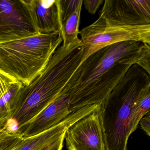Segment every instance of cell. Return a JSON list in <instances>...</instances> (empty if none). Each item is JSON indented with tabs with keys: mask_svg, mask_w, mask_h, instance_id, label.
<instances>
[{
	"mask_svg": "<svg viewBox=\"0 0 150 150\" xmlns=\"http://www.w3.org/2000/svg\"><path fill=\"white\" fill-rule=\"evenodd\" d=\"M39 34L30 0H0V42Z\"/></svg>",
	"mask_w": 150,
	"mask_h": 150,
	"instance_id": "obj_6",
	"label": "cell"
},
{
	"mask_svg": "<svg viewBox=\"0 0 150 150\" xmlns=\"http://www.w3.org/2000/svg\"><path fill=\"white\" fill-rule=\"evenodd\" d=\"M140 127L148 136L150 135V111L146 113L139 121Z\"/></svg>",
	"mask_w": 150,
	"mask_h": 150,
	"instance_id": "obj_21",
	"label": "cell"
},
{
	"mask_svg": "<svg viewBox=\"0 0 150 150\" xmlns=\"http://www.w3.org/2000/svg\"><path fill=\"white\" fill-rule=\"evenodd\" d=\"M119 63L136 64L150 75V45L127 41L106 46L93 53L81 64L79 78L68 94L82 89Z\"/></svg>",
	"mask_w": 150,
	"mask_h": 150,
	"instance_id": "obj_4",
	"label": "cell"
},
{
	"mask_svg": "<svg viewBox=\"0 0 150 150\" xmlns=\"http://www.w3.org/2000/svg\"><path fill=\"white\" fill-rule=\"evenodd\" d=\"M85 47L78 38L57 49L45 68L16 95V108L6 127L20 132L58 97L66 87L69 91L79 79Z\"/></svg>",
	"mask_w": 150,
	"mask_h": 150,
	"instance_id": "obj_1",
	"label": "cell"
},
{
	"mask_svg": "<svg viewBox=\"0 0 150 150\" xmlns=\"http://www.w3.org/2000/svg\"><path fill=\"white\" fill-rule=\"evenodd\" d=\"M7 120L6 119H0V130L6 126Z\"/></svg>",
	"mask_w": 150,
	"mask_h": 150,
	"instance_id": "obj_22",
	"label": "cell"
},
{
	"mask_svg": "<svg viewBox=\"0 0 150 150\" xmlns=\"http://www.w3.org/2000/svg\"><path fill=\"white\" fill-rule=\"evenodd\" d=\"M30 6L40 34L60 31L59 0H30Z\"/></svg>",
	"mask_w": 150,
	"mask_h": 150,
	"instance_id": "obj_12",
	"label": "cell"
},
{
	"mask_svg": "<svg viewBox=\"0 0 150 150\" xmlns=\"http://www.w3.org/2000/svg\"><path fill=\"white\" fill-rule=\"evenodd\" d=\"M104 0H84L83 3L86 10L90 14L94 15L100 8V6L104 3Z\"/></svg>",
	"mask_w": 150,
	"mask_h": 150,
	"instance_id": "obj_20",
	"label": "cell"
},
{
	"mask_svg": "<svg viewBox=\"0 0 150 150\" xmlns=\"http://www.w3.org/2000/svg\"><path fill=\"white\" fill-rule=\"evenodd\" d=\"M150 85L143 90L139 97L134 109L133 116V129H137L139 121L143 116L150 110Z\"/></svg>",
	"mask_w": 150,
	"mask_h": 150,
	"instance_id": "obj_15",
	"label": "cell"
},
{
	"mask_svg": "<svg viewBox=\"0 0 150 150\" xmlns=\"http://www.w3.org/2000/svg\"><path fill=\"white\" fill-rule=\"evenodd\" d=\"M66 132L59 137L45 144L38 150H63Z\"/></svg>",
	"mask_w": 150,
	"mask_h": 150,
	"instance_id": "obj_19",
	"label": "cell"
},
{
	"mask_svg": "<svg viewBox=\"0 0 150 150\" xmlns=\"http://www.w3.org/2000/svg\"><path fill=\"white\" fill-rule=\"evenodd\" d=\"M100 16L129 25H150V0H105Z\"/></svg>",
	"mask_w": 150,
	"mask_h": 150,
	"instance_id": "obj_9",
	"label": "cell"
},
{
	"mask_svg": "<svg viewBox=\"0 0 150 150\" xmlns=\"http://www.w3.org/2000/svg\"><path fill=\"white\" fill-rule=\"evenodd\" d=\"M81 5L82 0H59L60 30L65 21Z\"/></svg>",
	"mask_w": 150,
	"mask_h": 150,
	"instance_id": "obj_17",
	"label": "cell"
},
{
	"mask_svg": "<svg viewBox=\"0 0 150 150\" xmlns=\"http://www.w3.org/2000/svg\"><path fill=\"white\" fill-rule=\"evenodd\" d=\"M82 6L80 5L61 26L60 32L63 44L71 43L79 38L78 35L79 33V27Z\"/></svg>",
	"mask_w": 150,
	"mask_h": 150,
	"instance_id": "obj_13",
	"label": "cell"
},
{
	"mask_svg": "<svg viewBox=\"0 0 150 150\" xmlns=\"http://www.w3.org/2000/svg\"><path fill=\"white\" fill-rule=\"evenodd\" d=\"M100 111L79 119L67 129L65 139L68 150H106Z\"/></svg>",
	"mask_w": 150,
	"mask_h": 150,
	"instance_id": "obj_8",
	"label": "cell"
},
{
	"mask_svg": "<svg viewBox=\"0 0 150 150\" xmlns=\"http://www.w3.org/2000/svg\"><path fill=\"white\" fill-rule=\"evenodd\" d=\"M23 85L17 82L13 85L8 91L0 98V119L8 120L15 111L16 95L18 91Z\"/></svg>",
	"mask_w": 150,
	"mask_h": 150,
	"instance_id": "obj_14",
	"label": "cell"
},
{
	"mask_svg": "<svg viewBox=\"0 0 150 150\" xmlns=\"http://www.w3.org/2000/svg\"><path fill=\"white\" fill-rule=\"evenodd\" d=\"M18 82L15 78L0 69V98L5 94L13 85Z\"/></svg>",
	"mask_w": 150,
	"mask_h": 150,
	"instance_id": "obj_18",
	"label": "cell"
},
{
	"mask_svg": "<svg viewBox=\"0 0 150 150\" xmlns=\"http://www.w3.org/2000/svg\"><path fill=\"white\" fill-rule=\"evenodd\" d=\"M150 85V75L138 65H132L102 103L99 115L106 150H127L128 139L135 131L136 103Z\"/></svg>",
	"mask_w": 150,
	"mask_h": 150,
	"instance_id": "obj_2",
	"label": "cell"
},
{
	"mask_svg": "<svg viewBox=\"0 0 150 150\" xmlns=\"http://www.w3.org/2000/svg\"><path fill=\"white\" fill-rule=\"evenodd\" d=\"M23 138L20 132H11L4 127L0 130V150H12L21 144Z\"/></svg>",
	"mask_w": 150,
	"mask_h": 150,
	"instance_id": "obj_16",
	"label": "cell"
},
{
	"mask_svg": "<svg viewBox=\"0 0 150 150\" xmlns=\"http://www.w3.org/2000/svg\"><path fill=\"white\" fill-rule=\"evenodd\" d=\"M132 65L121 63L116 64L82 89L69 95L71 113L88 105L101 104Z\"/></svg>",
	"mask_w": 150,
	"mask_h": 150,
	"instance_id": "obj_7",
	"label": "cell"
},
{
	"mask_svg": "<svg viewBox=\"0 0 150 150\" xmlns=\"http://www.w3.org/2000/svg\"><path fill=\"white\" fill-rule=\"evenodd\" d=\"M95 110L93 105H88L72 112L57 125L40 134L24 137L21 144L12 150H38L45 144L59 137L79 119Z\"/></svg>",
	"mask_w": 150,
	"mask_h": 150,
	"instance_id": "obj_11",
	"label": "cell"
},
{
	"mask_svg": "<svg viewBox=\"0 0 150 150\" xmlns=\"http://www.w3.org/2000/svg\"><path fill=\"white\" fill-rule=\"evenodd\" d=\"M69 103V94L62 91L24 127L21 132L23 137H27L40 134L60 123L71 113Z\"/></svg>",
	"mask_w": 150,
	"mask_h": 150,
	"instance_id": "obj_10",
	"label": "cell"
},
{
	"mask_svg": "<svg viewBox=\"0 0 150 150\" xmlns=\"http://www.w3.org/2000/svg\"><path fill=\"white\" fill-rule=\"evenodd\" d=\"M63 42L59 31L0 42V69L24 86L45 68Z\"/></svg>",
	"mask_w": 150,
	"mask_h": 150,
	"instance_id": "obj_3",
	"label": "cell"
},
{
	"mask_svg": "<svg viewBox=\"0 0 150 150\" xmlns=\"http://www.w3.org/2000/svg\"><path fill=\"white\" fill-rule=\"evenodd\" d=\"M79 34L85 47L83 62L100 49L117 43L134 41L150 45V25H127L100 16Z\"/></svg>",
	"mask_w": 150,
	"mask_h": 150,
	"instance_id": "obj_5",
	"label": "cell"
}]
</instances>
